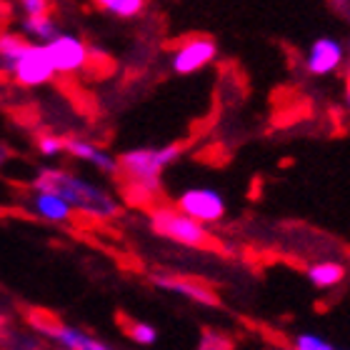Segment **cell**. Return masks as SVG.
<instances>
[{
    "mask_svg": "<svg viewBox=\"0 0 350 350\" xmlns=\"http://www.w3.org/2000/svg\"><path fill=\"white\" fill-rule=\"evenodd\" d=\"M33 190H51L58 193L75 213H83L90 220H110L120 215V203L113 193L85 180L81 175L60 168H43L33 178Z\"/></svg>",
    "mask_w": 350,
    "mask_h": 350,
    "instance_id": "cell-1",
    "label": "cell"
},
{
    "mask_svg": "<svg viewBox=\"0 0 350 350\" xmlns=\"http://www.w3.org/2000/svg\"><path fill=\"white\" fill-rule=\"evenodd\" d=\"M180 153H183L180 146L128 150V153H123L118 158L116 178H120L125 183V188H128L133 200L148 203L161 190L163 170L168 168V165H173L180 158Z\"/></svg>",
    "mask_w": 350,
    "mask_h": 350,
    "instance_id": "cell-2",
    "label": "cell"
},
{
    "mask_svg": "<svg viewBox=\"0 0 350 350\" xmlns=\"http://www.w3.org/2000/svg\"><path fill=\"white\" fill-rule=\"evenodd\" d=\"M150 230L161 238L178 243V245H185V248H215V241L203 223H198L196 218L185 215L178 208H168V205H158L150 211Z\"/></svg>",
    "mask_w": 350,
    "mask_h": 350,
    "instance_id": "cell-3",
    "label": "cell"
},
{
    "mask_svg": "<svg viewBox=\"0 0 350 350\" xmlns=\"http://www.w3.org/2000/svg\"><path fill=\"white\" fill-rule=\"evenodd\" d=\"M5 75H10L21 88H38V85H48L58 73L53 68V60L48 55L45 43L30 40L25 45V51L15 58L13 66L8 68Z\"/></svg>",
    "mask_w": 350,
    "mask_h": 350,
    "instance_id": "cell-4",
    "label": "cell"
},
{
    "mask_svg": "<svg viewBox=\"0 0 350 350\" xmlns=\"http://www.w3.org/2000/svg\"><path fill=\"white\" fill-rule=\"evenodd\" d=\"M30 325L36 330H40L48 340H53L60 348L68 350H108L110 345L93 338L85 330H78L73 325H66L60 323L58 318H53L48 313H30Z\"/></svg>",
    "mask_w": 350,
    "mask_h": 350,
    "instance_id": "cell-5",
    "label": "cell"
},
{
    "mask_svg": "<svg viewBox=\"0 0 350 350\" xmlns=\"http://www.w3.org/2000/svg\"><path fill=\"white\" fill-rule=\"evenodd\" d=\"M175 208L190 218H196L203 226H213V223H220L226 218V200L213 188H188L178 196Z\"/></svg>",
    "mask_w": 350,
    "mask_h": 350,
    "instance_id": "cell-6",
    "label": "cell"
},
{
    "mask_svg": "<svg viewBox=\"0 0 350 350\" xmlns=\"http://www.w3.org/2000/svg\"><path fill=\"white\" fill-rule=\"evenodd\" d=\"M215 58H218V45H215V40L205 36H196V38H188V40L173 53L170 68H173V73H178V75H193V73H198V70H203V68L211 66Z\"/></svg>",
    "mask_w": 350,
    "mask_h": 350,
    "instance_id": "cell-7",
    "label": "cell"
},
{
    "mask_svg": "<svg viewBox=\"0 0 350 350\" xmlns=\"http://www.w3.org/2000/svg\"><path fill=\"white\" fill-rule=\"evenodd\" d=\"M45 48H48V55H51L53 68L58 75H70L88 66V45L78 36L58 33L45 43Z\"/></svg>",
    "mask_w": 350,
    "mask_h": 350,
    "instance_id": "cell-8",
    "label": "cell"
},
{
    "mask_svg": "<svg viewBox=\"0 0 350 350\" xmlns=\"http://www.w3.org/2000/svg\"><path fill=\"white\" fill-rule=\"evenodd\" d=\"M343 63H345L343 43L328 36L313 40V45H310L306 53V70L310 75H318V78L333 75Z\"/></svg>",
    "mask_w": 350,
    "mask_h": 350,
    "instance_id": "cell-9",
    "label": "cell"
},
{
    "mask_svg": "<svg viewBox=\"0 0 350 350\" xmlns=\"http://www.w3.org/2000/svg\"><path fill=\"white\" fill-rule=\"evenodd\" d=\"M63 150L75 161H85L93 168H98L100 173L116 175L118 173V158L110 155L108 150H103L100 146H95L93 140L81 138V135H68L63 138Z\"/></svg>",
    "mask_w": 350,
    "mask_h": 350,
    "instance_id": "cell-10",
    "label": "cell"
},
{
    "mask_svg": "<svg viewBox=\"0 0 350 350\" xmlns=\"http://www.w3.org/2000/svg\"><path fill=\"white\" fill-rule=\"evenodd\" d=\"M153 285H158V288H163V291H168V293H175V295H183V298L193 300L198 306H208V308L218 306V295H215L208 285L198 283V280H190V278L153 275Z\"/></svg>",
    "mask_w": 350,
    "mask_h": 350,
    "instance_id": "cell-11",
    "label": "cell"
},
{
    "mask_svg": "<svg viewBox=\"0 0 350 350\" xmlns=\"http://www.w3.org/2000/svg\"><path fill=\"white\" fill-rule=\"evenodd\" d=\"M30 211L48 223H70L75 215L73 208L51 190H36V196L30 198Z\"/></svg>",
    "mask_w": 350,
    "mask_h": 350,
    "instance_id": "cell-12",
    "label": "cell"
},
{
    "mask_svg": "<svg viewBox=\"0 0 350 350\" xmlns=\"http://www.w3.org/2000/svg\"><path fill=\"white\" fill-rule=\"evenodd\" d=\"M308 280L318 291H330L345 280V265L338 260H321L308 268Z\"/></svg>",
    "mask_w": 350,
    "mask_h": 350,
    "instance_id": "cell-13",
    "label": "cell"
},
{
    "mask_svg": "<svg viewBox=\"0 0 350 350\" xmlns=\"http://www.w3.org/2000/svg\"><path fill=\"white\" fill-rule=\"evenodd\" d=\"M23 33L28 38H33L36 43H48L51 38H55L60 33L58 21L53 18V13L43 15H25L23 18Z\"/></svg>",
    "mask_w": 350,
    "mask_h": 350,
    "instance_id": "cell-14",
    "label": "cell"
},
{
    "mask_svg": "<svg viewBox=\"0 0 350 350\" xmlns=\"http://www.w3.org/2000/svg\"><path fill=\"white\" fill-rule=\"evenodd\" d=\"M118 321H120V330H123L125 336L131 338L133 343L153 345L155 340H158V330H155L150 323L133 321V318H128V315H118Z\"/></svg>",
    "mask_w": 350,
    "mask_h": 350,
    "instance_id": "cell-15",
    "label": "cell"
},
{
    "mask_svg": "<svg viewBox=\"0 0 350 350\" xmlns=\"http://www.w3.org/2000/svg\"><path fill=\"white\" fill-rule=\"evenodd\" d=\"M28 43V38L18 36V33H0V66H3V73H8V68L13 66L15 58L25 51Z\"/></svg>",
    "mask_w": 350,
    "mask_h": 350,
    "instance_id": "cell-16",
    "label": "cell"
},
{
    "mask_svg": "<svg viewBox=\"0 0 350 350\" xmlns=\"http://www.w3.org/2000/svg\"><path fill=\"white\" fill-rule=\"evenodd\" d=\"M93 3L118 18H135L146 10V0H93Z\"/></svg>",
    "mask_w": 350,
    "mask_h": 350,
    "instance_id": "cell-17",
    "label": "cell"
},
{
    "mask_svg": "<svg viewBox=\"0 0 350 350\" xmlns=\"http://www.w3.org/2000/svg\"><path fill=\"white\" fill-rule=\"evenodd\" d=\"M295 348L298 350H333L336 345L330 343L328 338L315 336V333H300V336H295Z\"/></svg>",
    "mask_w": 350,
    "mask_h": 350,
    "instance_id": "cell-18",
    "label": "cell"
},
{
    "mask_svg": "<svg viewBox=\"0 0 350 350\" xmlns=\"http://www.w3.org/2000/svg\"><path fill=\"white\" fill-rule=\"evenodd\" d=\"M200 350H230L233 348V340L228 336H220L215 330H205L200 336V343H198Z\"/></svg>",
    "mask_w": 350,
    "mask_h": 350,
    "instance_id": "cell-19",
    "label": "cell"
},
{
    "mask_svg": "<svg viewBox=\"0 0 350 350\" xmlns=\"http://www.w3.org/2000/svg\"><path fill=\"white\" fill-rule=\"evenodd\" d=\"M38 150H40L45 158H55V155L66 153V150H63V138H60V135H51V133L38 138Z\"/></svg>",
    "mask_w": 350,
    "mask_h": 350,
    "instance_id": "cell-20",
    "label": "cell"
},
{
    "mask_svg": "<svg viewBox=\"0 0 350 350\" xmlns=\"http://www.w3.org/2000/svg\"><path fill=\"white\" fill-rule=\"evenodd\" d=\"M21 8L25 10V15H43L53 13V3L51 0H18Z\"/></svg>",
    "mask_w": 350,
    "mask_h": 350,
    "instance_id": "cell-21",
    "label": "cell"
},
{
    "mask_svg": "<svg viewBox=\"0 0 350 350\" xmlns=\"http://www.w3.org/2000/svg\"><path fill=\"white\" fill-rule=\"evenodd\" d=\"M345 103L350 108V58H348V68H345Z\"/></svg>",
    "mask_w": 350,
    "mask_h": 350,
    "instance_id": "cell-22",
    "label": "cell"
},
{
    "mask_svg": "<svg viewBox=\"0 0 350 350\" xmlns=\"http://www.w3.org/2000/svg\"><path fill=\"white\" fill-rule=\"evenodd\" d=\"M10 155H13V153H10V148H5V146H3V143H0V168L5 165L8 158H10Z\"/></svg>",
    "mask_w": 350,
    "mask_h": 350,
    "instance_id": "cell-23",
    "label": "cell"
},
{
    "mask_svg": "<svg viewBox=\"0 0 350 350\" xmlns=\"http://www.w3.org/2000/svg\"><path fill=\"white\" fill-rule=\"evenodd\" d=\"M3 10L8 13V3H5V0H0V13H3Z\"/></svg>",
    "mask_w": 350,
    "mask_h": 350,
    "instance_id": "cell-24",
    "label": "cell"
},
{
    "mask_svg": "<svg viewBox=\"0 0 350 350\" xmlns=\"http://www.w3.org/2000/svg\"><path fill=\"white\" fill-rule=\"evenodd\" d=\"M3 75H5V73H3V66H0V78H3Z\"/></svg>",
    "mask_w": 350,
    "mask_h": 350,
    "instance_id": "cell-25",
    "label": "cell"
}]
</instances>
